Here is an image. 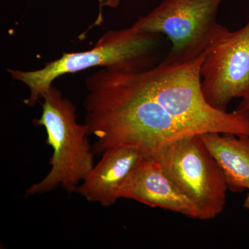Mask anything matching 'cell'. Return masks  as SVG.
I'll return each mask as SVG.
<instances>
[{
  "instance_id": "5b68a950",
  "label": "cell",
  "mask_w": 249,
  "mask_h": 249,
  "mask_svg": "<svg viewBox=\"0 0 249 249\" xmlns=\"http://www.w3.org/2000/svg\"><path fill=\"white\" fill-rule=\"evenodd\" d=\"M223 0H163L132 27L142 33L163 34L172 48L163 62L185 63L204 55L219 28L217 16Z\"/></svg>"
},
{
  "instance_id": "8fae6325",
  "label": "cell",
  "mask_w": 249,
  "mask_h": 249,
  "mask_svg": "<svg viewBox=\"0 0 249 249\" xmlns=\"http://www.w3.org/2000/svg\"><path fill=\"white\" fill-rule=\"evenodd\" d=\"M235 111L239 112L247 113L249 114V98L246 100H242L239 103L237 107L235 109Z\"/></svg>"
},
{
  "instance_id": "9c48e42d",
  "label": "cell",
  "mask_w": 249,
  "mask_h": 249,
  "mask_svg": "<svg viewBox=\"0 0 249 249\" xmlns=\"http://www.w3.org/2000/svg\"><path fill=\"white\" fill-rule=\"evenodd\" d=\"M199 137L222 169L228 189L249 191V135L209 132Z\"/></svg>"
},
{
  "instance_id": "7c38bea8",
  "label": "cell",
  "mask_w": 249,
  "mask_h": 249,
  "mask_svg": "<svg viewBox=\"0 0 249 249\" xmlns=\"http://www.w3.org/2000/svg\"><path fill=\"white\" fill-rule=\"evenodd\" d=\"M243 206L245 209L249 210V191L248 194H247V197L245 198V201H244Z\"/></svg>"
},
{
  "instance_id": "8992f818",
  "label": "cell",
  "mask_w": 249,
  "mask_h": 249,
  "mask_svg": "<svg viewBox=\"0 0 249 249\" xmlns=\"http://www.w3.org/2000/svg\"><path fill=\"white\" fill-rule=\"evenodd\" d=\"M201 89L211 107L227 111L234 98H249V21L239 30L219 28L204 53Z\"/></svg>"
},
{
  "instance_id": "30bf717a",
  "label": "cell",
  "mask_w": 249,
  "mask_h": 249,
  "mask_svg": "<svg viewBox=\"0 0 249 249\" xmlns=\"http://www.w3.org/2000/svg\"><path fill=\"white\" fill-rule=\"evenodd\" d=\"M98 3H99V11H98L96 20L93 23L92 25L90 26L87 31L81 34L80 37H85L88 31L91 30L93 27L101 25L103 22V9L106 7L110 8V9H117L120 5L121 0H98Z\"/></svg>"
},
{
  "instance_id": "6da1fadb",
  "label": "cell",
  "mask_w": 249,
  "mask_h": 249,
  "mask_svg": "<svg viewBox=\"0 0 249 249\" xmlns=\"http://www.w3.org/2000/svg\"><path fill=\"white\" fill-rule=\"evenodd\" d=\"M204 55L185 63L161 62L137 71L102 67L85 80V124L94 154L133 147L144 157L167 144L209 132L249 135V114L217 110L201 89Z\"/></svg>"
},
{
  "instance_id": "277c9868",
  "label": "cell",
  "mask_w": 249,
  "mask_h": 249,
  "mask_svg": "<svg viewBox=\"0 0 249 249\" xmlns=\"http://www.w3.org/2000/svg\"><path fill=\"white\" fill-rule=\"evenodd\" d=\"M145 157L155 160L196 204L200 219H214L222 213L227 201V181L199 135L178 139Z\"/></svg>"
},
{
  "instance_id": "52a82bcc",
  "label": "cell",
  "mask_w": 249,
  "mask_h": 249,
  "mask_svg": "<svg viewBox=\"0 0 249 249\" xmlns=\"http://www.w3.org/2000/svg\"><path fill=\"white\" fill-rule=\"evenodd\" d=\"M132 199L153 208H160L200 219V212L155 160L144 157L126 179L120 199Z\"/></svg>"
},
{
  "instance_id": "3957f363",
  "label": "cell",
  "mask_w": 249,
  "mask_h": 249,
  "mask_svg": "<svg viewBox=\"0 0 249 249\" xmlns=\"http://www.w3.org/2000/svg\"><path fill=\"white\" fill-rule=\"evenodd\" d=\"M42 99V114L34 124L45 128L47 143L53 149L51 170L45 178L28 188L26 196L44 194L59 187L69 193L76 192L95 165L88 139L89 127L78 124L73 103L53 85Z\"/></svg>"
},
{
  "instance_id": "ba28073f",
  "label": "cell",
  "mask_w": 249,
  "mask_h": 249,
  "mask_svg": "<svg viewBox=\"0 0 249 249\" xmlns=\"http://www.w3.org/2000/svg\"><path fill=\"white\" fill-rule=\"evenodd\" d=\"M143 157L142 152L133 147L108 149L77 188L76 193L90 202L105 207L112 206L120 199L124 183Z\"/></svg>"
},
{
  "instance_id": "7a4b0ae2",
  "label": "cell",
  "mask_w": 249,
  "mask_h": 249,
  "mask_svg": "<svg viewBox=\"0 0 249 249\" xmlns=\"http://www.w3.org/2000/svg\"><path fill=\"white\" fill-rule=\"evenodd\" d=\"M156 34L142 33L134 27L110 30L103 34L92 49L85 52L63 53L60 58L47 62L34 71L8 70L14 80L27 87L29 96L24 101L33 107L59 77L92 67L114 71H137L152 67Z\"/></svg>"
}]
</instances>
